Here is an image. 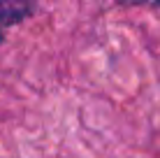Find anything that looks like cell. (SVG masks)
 Wrapping results in <instances>:
<instances>
[{
  "mask_svg": "<svg viewBox=\"0 0 160 158\" xmlns=\"http://www.w3.org/2000/svg\"><path fill=\"white\" fill-rule=\"evenodd\" d=\"M42 0H0V44L5 42L7 33L28 21L40 9Z\"/></svg>",
  "mask_w": 160,
  "mask_h": 158,
  "instance_id": "6da1fadb",
  "label": "cell"
},
{
  "mask_svg": "<svg viewBox=\"0 0 160 158\" xmlns=\"http://www.w3.org/2000/svg\"><path fill=\"white\" fill-rule=\"evenodd\" d=\"M112 3L121 7H158L160 0H112Z\"/></svg>",
  "mask_w": 160,
  "mask_h": 158,
  "instance_id": "7a4b0ae2",
  "label": "cell"
}]
</instances>
